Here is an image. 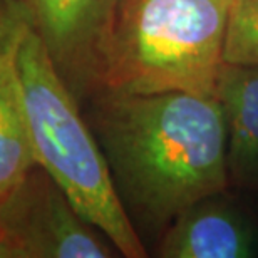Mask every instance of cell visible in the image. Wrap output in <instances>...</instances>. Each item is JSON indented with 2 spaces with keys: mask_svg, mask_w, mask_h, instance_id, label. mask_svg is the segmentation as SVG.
I'll return each mask as SVG.
<instances>
[{
  "mask_svg": "<svg viewBox=\"0 0 258 258\" xmlns=\"http://www.w3.org/2000/svg\"><path fill=\"white\" fill-rule=\"evenodd\" d=\"M231 2L119 0L99 89L215 94Z\"/></svg>",
  "mask_w": 258,
  "mask_h": 258,
  "instance_id": "3",
  "label": "cell"
},
{
  "mask_svg": "<svg viewBox=\"0 0 258 258\" xmlns=\"http://www.w3.org/2000/svg\"><path fill=\"white\" fill-rule=\"evenodd\" d=\"M25 17L27 14L19 0H0V49Z\"/></svg>",
  "mask_w": 258,
  "mask_h": 258,
  "instance_id": "10",
  "label": "cell"
},
{
  "mask_svg": "<svg viewBox=\"0 0 258 258\" xmlns=\"http://www.w3.org/2000/svg\"><path fill=\"white\" fill-rule=\"evenodd\" d=\"M17 67L35 163L62 188L76 210L112 241L121 256H148V246L116 193L81 101L62 79L29 19L20 29Z\"/></svg>",
  "mask_w": 258,
  "mask_h": 258,
  "instance_id": "2",
  "label": "cell"
},
{
  "mask_svg": "<svg viewBox=\"0 0 258 258\" xmlns=\"http://www.w3.org/2000/svg\"><path fill=\"white\" fill-rule=\"evenodd\" d=\"M112 241L35 164L0 200V258H114Z\"/></svg>",
  "mask_w": 258,
  "mask_h": 258,
  "instance_id": "4",
  "label": "cell"
},
{
  "mask_svg": "<svg viewBox=\"0 0 258 258\" xmlns=\"http://www.w3.org/2000/svg\"><path fill=\"white\" fill-rule=\"evenodd\" d=\"M81 104L99 89L101 62L119 0H19Z\"/></svg>",
  "mask_w": 258,
  "mask_h": 258,
  "instance_id": "5",
  "label": "cell"
},
{
  "mask_svg": "<svg viewBox=\"0 0 258 258\" xmlns=\"http://www.w3.org/2000/svg\"><path fill=\"white\" fill-rule=\"evenodd\" d=\"M215 96L225 116L230 186L258 189V66L223 62Z\"/></svg>",
  "mask_w": 258,
  "mask_h": 258,
  "instance_id": "7",
  "label": "cell"
},
{
  "mask_svg": "<svg viewBox=\"0 0 258 258\" xmlns=\"http://www.w3.org/2000/svg\"><path fill=\"white\" fill-rule=\"evenodd\" d=\"M25 20L0 49V200L37 164L17 67V44Z\"/></svg>",
  "mask_w": 258,
  "mask_h": 258,
  "instance_id": "8",
  "label": "cell"
},
{
  "mask_svg": "<svg viewBox=\"0 0 258 258\" xmlns=\"http://www.w3.org/2000/svg\"><path fill=\"white\" fill-rule=\"evenodd\" d=\"M154 251L161 258H250L258 255V231L250 215L223 189L178 215Z\"/></svg>",
  "mask_w": 258,
  "mask_h": 258,
  "instance_id": "6",
  "label": "cell"
},
{
  "mask_svg": "<svg viewBox=\"0 0 258 258\" xmlns=\"http://www.w3.org/2000/svg\"><path fill=\"white\" fill-rule=\"evenodd\" d=\"M223 62L258 66V0H233L226 22Z\"/></svg>",
  "mask_w": 258,
  "mask_h": 258,
  "instance_id": "9",
  "label": "cell"
},
{
  "mask_svg": "<svg viewBox=\"0 0 258 258\" xmlns=\"http://www.w3.org/2000/svg\"><path fill=\"white\" fill-rule=\"evenodd\" d=\"M82 111L144 245H156L198 200L230 188L225 116L215 94L99 89Z\"/></svg>",
  "mask_w": 258,
  "mask_h": 258,
  "instance_id": "1",
  "label": "cell"
}]
</instances>
